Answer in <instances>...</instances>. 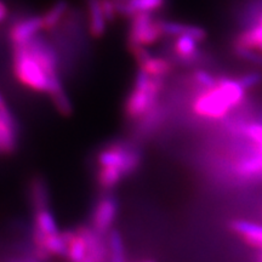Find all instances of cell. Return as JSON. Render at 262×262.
Instances as JSON below:
<instances>
[{
	"mask_svg": "<svg viewBox=\"0 0 262 262\" xmlns=\"http://www.w3.org/2000/svg\"><path fill=\"white\" fill-rule=\"evenodd\" d=\"M229 227L248 245L262 250V225L248 220H234Z\"/></svg>",
	"mask_w": 262,
	"mask_h": 262,
	"instance_id": "10",
	"label": "cell"
},
{
	"mask_svg": "<svg viewBox=\"0 0 262 262\" xmlns=\"http://www.w3.org/2000/svg\"><path fill=\"white\" fill-rule=\"evenodd\" d=\"M193 79L198 84V86L201 88L202 91L215 89L219 83V79H216L214 75L204 70H196L194 74H193Z\"/></svg>",
	"mask_w": 262,
	"mask_h": 262,
	"instance_id": "24",
	"label": "cell"
},
{
	"mask_svg": "<svg viewBox=\"0 0 262 262\" xmlns=\"http://www.w3.org/2000/svg\"><path fill=\"white\" fill-rule=\"evenodd\" d=\"M68 12V3L66 0H57L42 17V25L45 31H54Z\"/></svg>",
	"mask_w": 262,
	"mask_h": 262,
	"instance_id": "20",
	"label": "cell"
},
{
	"mask_svg": "<svg viewBox=\"0 0 262 262\" xmlns=\"http://www.w3.org/2000/svg\"><path fill=\"white\" fill-rule=\"evenodd\" d=\"M41 29H44L41 16H29L17 21L10 29V40L12 47L27 44L29 40L37 37Z\"/></svg>",
	"mask_w": 262,
	"mask_h": 262,
	"instance_id": "8",
	"label": "cell"
},
{
	"mask_svg": "<svg viewBox=\"0 0 262 262\" xmlns=\"http://www.w3.org/2000/svg\"><path fill=\"white\" fill-rule=\"evenodd\" d=\"M124 179H125L124 173L116 168H100L96 176L97 185L103 191H111L116 188Z\"/></svg>",
	"mask_w": 262,
	"mask_h": 262,
	"instance_id": "21",
	"label": "cell"
},
{
	"mask_svg": "<svg viewBox=\"0 0 262 262\" xmlns=\"http://www.w3.org/2000/svg\"><path fill=\"white\" fill-rule=\"evenodd\" d=\"M67 239V255L66 257L70 262H83L88 257L86 239L80 232L79 228L74 231L63 232Z\"/></svg>",
	"mask_w": 262,
	"mask_h": 262,
	"instance_id": "13",
	"label": "cell"
},
{
	"mask_svg": "<svg viewBox=\"0 0 262 262\" xmlns=\"http://www.w3.org/2000/svg\"><path fill=\"white\" fill-rule=\"evenodd\" d=\"M164 37L160 19H156L149 12H140L131 17L130 29L127 33V48L137 45L148 47L158 42Z\"/></svg>",
	"mask_w": 262,
	"mask_h": 262,
	"instance_id": "5",
	"label": "cell"
},
{
	"mask_svg": "<svg viewBox=\"0 0 262 262\" xmlns=\"http://www.w3.org/2000/svg\"><path fill=\"white\" fill-rule=\"evenodd\" d=\"M89 32L95 39L102 38L107 29V21L101 8L100 0H88Z\"/></svg>",
	"mask_w": 262,
	"mask_h": 262,
	"instance_id": "15",
	"label": "cell"
},
{
	"mask_svg": "<svg viewBox=\"0 0 262 262\" xmlns=\"http://www.w3.org/2000/svg\"><path fill=\"white\" fill-rule=\"evenodd\" d=\"M114 3H118V2H123V0H113Z\"/></svg>",
	"mask_w": 262,
	"mask_h": 262,
	"instance_id": "32",
	"label": "cell"
},
{
	"mask_svg": "<svg viewBox=\"0 0 262 262\" xmlns=\"http://www.w3.org/2000/svg\"><path fill=\"white\" fill-rule=\"evenodd\" d=\"M140 70L147 72L150 77H160L165 78L170 72L172 71V64L165 57L152 56L145 64L139 67Z\"/></svg>",
	"mask_w": 262,
	"mask_h": 262,
	"instance_id": "23",
	"label": "cell"
},
{
	"mask_svg": "<svg viewBox=\"0 0 262 262\" xmlns=\"http://www.w3.org/2000/svg\"><path fill=\"white\" fill-rule=\"evenodd\" d=\"M164 78L150 77L143 70L137 71L134 88L127 95L124 113L129 120H137L146 117L157 107Z\"/></svg>",
	"mask_w": 262,
	"mask_h": 262,
	"instance_id": "2",
	"label": "cell"
},
{
	"mask_svg": "<svg viewBox=\"0 0 262 262\" xmlns=\"http://www.w3.org/2000/svg\"><path fill=\"white\" fill-rule=\"evenodd\" d=\"M165 5V0H123L116 3L117 14L134 17L140 12H152L162 9Z\"/></svg>",
	"mask_w": 262,
	"mask_h": 262,
	"instance_id": "9",
	"label": "cell"
},
{
	"mask_svg": "<svg viewBox=\"0 0 262 262\" xmlns=\"http://www.w3.org/2000/svg\"><path fill=\"white\" fill-rule=\"evenodd\" d=\"M142 160V153L136 146H131L123 141L107 145L97 155L98 168H116L124 173V176L133 175L139 169Z\"/></svg>",
	"mask_w": 262,
	"mask_h": 262,
	"instance_id": "4",
	"label": "cell"
},
{
	"mask_svg": "<svg viewBox=\"0 0 262 262\" xmlns=\"http://www.w3.org/2000/svg\"><path fill=\"white\" fill-rule=\"evenodd\" d=\"M237 81L242 85V88L247 91L249 89L258 86L262 83V73L257 71L248 72V73L242 74L241 77L237 78Z\"/></svg>",
	"mask_w": 262,
	"mask_h": 262,
	"instance_id": "26",
	"label": "cell"
},
{
	"mask_svg": "<svg viewBox=\"0 0 262 262\" xmlns=\"http://www.w3.org/2000/svg\"><path fill=\"white\" fill-rule=\"evenodd\" d=\"M101 8H102V12L106 18L107 24L113 22L117 17V9H116V3L113 0H100Z\"/></svg>",
	"mask_w": 262,
	"mask_h": 262,
	"instance_id": "27",
	"label": "cell"
},
{
	"mask_svg": "<svg viewBox=\"0 0 262 262\" xmlns=\"http://www.w3.org/2000/svg\"><path fill=\"white\" fill-rule=\"evenodd\" d=\"M12 67L15 77L19 83L33 91L48 94L50 83L49 75L32 56L26 44L12 47Z\"/></svg>",
	"mask_w": 262,
	"mask_h": 262,
	"instance_id": "3",
	"label": "cell"
},
{
	"mask_svg": "<svg viewBox=\"0 0 262 262\" xmlns=\"http://www.w3.org/2000/svg\"><path fill=\"white\" fill-rule=\"evenodd\" d=\"M4 106H6V103H5L4 98H3L2 95H0V108H3Z\"/></svg>",
	"mask_w": 262,
	"mask_h": 262,
	"instance_id": "29",
	"label": "cell"
},
{
	"mask_svg": "<svg viewBox=\"0 0 262 262\" xmlns=\"http://www.w3.org/2000/svg\"><path fill=\"white\" fill-rule=\"evenodd\" d=\"M234 54L237 57L241 58L249 63L257 66V67L262 68V52H258L256 50H250V49H241V48H233Z\"/></svg>",
	"mask_w": 262,
	"mask_h": 262,
	"instance_id": "25",
	"label": "cell"
},
{
	"mask_svg": "<svg viewBox=\"0 0 262 262\" xmlns=\"http://www.w3.org/2000/svg\"><path fill=\"white\" fill-rule=\"evenodd\" d=\"M8 14H9L8 6L0 0V22H3L6 17H8Z\"/></svg>",
	"mask_w": 262,
	"mask_h": 262,
	"instance_id": "28",
	"label": "cell"
},
{
	"mask_svg": "<svg viewBox=\"0 0 262 262\" xmlns=\"http://www.w3.org/2000/svg\"><path fill=\"white\" fill-rule=\"evenodd\" d=\"M119 210L117 198L113 194H104L98 199L93 212V227L97 233L104 235L110 233Z\"/></svg>",
	"mask_w": 262,
	"mask_h": 262,
	"instance_id": "6",
	"label": "cell"
},
{
	"mask_svg": "<svg viewBox=\"0 0 262 262\" xmlns=\"http://www.w3.org/2000/svg\"><path fill=\"white\" fill-rule=\"evenodd\" d=\"M233 48L250 49L262 52V25H253L239 33L234 39Z\"/></svg>",
	"mask_w": 262,
	"mask_h": 262,
	"instance_id": "16",
	"label": "cell"
},
{
	"mask_svg": "<svg viewBox=\"0 0 262 262\" xmlns=\"http://www.w3.org/2000/svg\"><path fill=\"white\" fill-rule=\"evenodd\" d=\"M245 95L247 91L237 79L220 78L215 89L202 91L194 98L193 112L205 119H221L229 111L243 102Z\"/></svg>",
	"mask_w": 262,
	"mask_h": 262,
	"instance_id": "1",
	"label": "cell"
},
{
	"mask_svg": "<svg viewBox=\"0 0 262 262\" xmlns=\"http://www.w3.org/2000/svg\"><path fill=\"white\" fill-rule=\"evenodd\" d=\"M257 24H260V25H262V14L258 16L257 17Z\"/></svg>",
	"mask_w": 262,
	"mask_h": 262,
	"instance_id": "31",
	"label": "cell"
},
{
	"mask_svg": "<svg viewBox=\"0 0 262 262\" xmlns=\"http://www.w3.org/2000/svg\"><path fill=\"white\" fill-rule=\"evenodd\" d=\"M31 202L34 211L49 208V189L45 180L41 176H34L29 183Z\"/></svg>",
	"mask_w": 262,
	"mask_h": 262,
	"instance_id": "18",
	"label": "cell"
},
{
	"mask_svg": "<svg viewBox=\"0 0 262 262\" xmlns=\"http://www.w3.org/2000/svg\"><path fill=\"white\" fill-rule=\"evenodd\" d=\"M260 262H262V254H261V256H260Z\"/></svg>",
	"mask_w": 262,
	"mask_h": 262,
	"instance_id": "33",
	"label": "cell"
},
{
	"mask_svg": "<svg viewBox=\"0 0 262 262\" xmlns=\"http://www.w3.org/2000/svg\"><path fill=\"white\" fill-rule=\"evenodd\" d=\"M234 172L239 178L250 180L262 172V156L256 149V152L250 156H245L238 159L234 165Z\"/></svg>",
	"mask_w": 262,
	"mask_h": 262,
	"instance_id": "17",
	"label": "cell"
},
{
	"mask_svg": "<svg viewBox=\"0 0 262 262\" xmlns=\"http://www.w3.org/2000/svg\"><path fill=\"white\" fill-rule=\"evenodd\" d=\"M33 232L44 235H52L60 233L57 227L55 216L50 209H42V210L34 211V224H33Z\"/></svg>",
	"mask_w": 262,
	"mask_h": 262,
	"instance_id": "19",
	"label": "cell"
},
{
	"mask_svg": "<svg viewBox=\"0 0 262 262\" xmlns=\"http://www.w3.org/2000/svg\"><path fill=\"white\" fill-rule=\"evenodd\" d=\"M258 152H260V153H261V156H262V150H258Z\"/></svg>",
	"mask_w": 262,
	"mask_h": 262,
	"instance_id": "34",
	"label": "cell"
},
{
	"mask_svg": "<svg viewBox=\"0 0 262 262\" xmlns=\"http://www.w3.org/2000/svg\"><path fill=\"white\" fill-rule=\"evenodd\" d=\"M26 47L32 56L41 66L42 70L47 72L49 79L52 77H58V55L47 39L37 35L29 40Z\"/></svg>",
	"mask_w": 262,
	"mask_h": 262,
	"instance_id": "7",
	"label": "cell"
},
{
	"mask_svg": "<svg viewBox=\"0 0 262 262\" xmlns=\"http://www.w3.org/2000/svg\"><path fill=\"white\" fill-rule=\"evenodd\" d=\"M49 80H50V83H49L48 94L51 98L52 103L55 104L58 113L64 117H70L73 113V104H72L68 94L66 93L60 75L52 77Z\"/></svg>",
	"mask_w": 262,
	"mask_h": 262,
	"instance_id": "12",
	"label": "cell"
},
{
	"mask_svg": "<svg viewBox=\"0 0 262 262\" xmlns=\"http://www.w3.org/2000/svg\"><path fill=\"white\" fill-rule=\"evenodd\" d=\"M108 253L111 262H126L123 237L117 229H111L108 233Z\"/></svg>",
	"mask_w": 262,
	"mask_h": 262,
	"instance_id": "22",
	"label": "cell"
},
{
	"mask_svg": "<svg viewBox=\"0 0 262 262\" xmlns=\"http://www.w3.org/2000/svg\"><path fill=\"white\" fill-rule=\"evenodd\" d=\"M160 26H162L164 37H191L195 39L196 41L201 42L204 41L208 34L204 28L199 27V26L194 25H187V24H180V22H172V21H162L160 19Z\"/></svg>",
	"mask_w": 262,
	"mask_h": 262,
	"instance_id": "11",
	"label": "cell"
},
{
	"mask_svg": "<svg viewBox=\"0 0 262 262\" xmlns=\"http://www.w3.org/2000/svg\"><path fill=\"white\" fill-rule=\"evenodd\" d=\"M137 262H157V261L152 260V258H145V260H141V261H137Z\"/></svg>",
	"mask_w": 262,
	"mask_h": 262,
	"instance_id": "30",
	"label": "cell"
},
{
	"mask_svg": "<svg viewBox=\"0 0 262 262\" xmlns=\"http://www.w3.org/2000/svg\"><path fill=\"white\" fill-rule=\"evenodd\" d=\"M199 42L191 37H176L173 41V52L176 58L182 63H192L201 57L199 54Z\"/></svg>",
	"mask_w": 262,
	"mask_h": 262,
	"instance_id": "14",
	"label": "cell"
}]
</instances>
